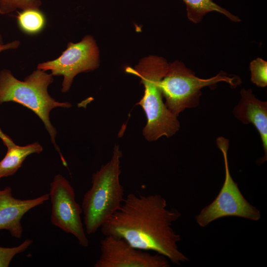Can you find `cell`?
<instances>
[{"instance_id": "6da1fadb", "label": "cell", "mask_w": 267, "mask_h": 267, "mask_svg": "<svg viewBox=\"0 0 267 267\" xmlns=\"http://www.w3.org/2000/svg\"><path fill=\"white\" fill-rule=\"evenodd\" d=\"M160 195L128 194L120 209L100 227L104 236L122 238L132 246L162 255L180 265L188 259L178 246L180 236L172 227L180 217L176 209L167 208Z\"/></svg>"}, {"instance_id": "7a4b0ae2", "label": "cell", "mask_w": 267, "mask_h": 267, "mask_svg": "<svg viewBox=\"0 0 267 267\" xmlns=\"http://www.w3.org/2000/svg\"><path fill=\"white\" fill-rule=\"evenodd\" d=\"M169 63L162 57L150 55L142 58L132 68L126 72L138 77L144 87V94L136 104L143 109L147 123L143 134L149 141H154L165 136L170 137L179 129L178 117L167 108L163 100L161 81L168 70Z\"/></svg>"}, {"instance_id": "3957f363", "label": "cell", "mask_w": 267, "mask_h": 267, "mask_svg": "<svg viewBox=\"0 0 267 267\" xmlns=\"http://www.w3.org/2000/svg\"><path fill=\"white\" fill-rule=\"evenodd\" d=\"M53 81L51 74L39 69L23 81L14 77L10 70L2 69L0 71V104L8 102L17 103L36 114L43 122L63 165L66 167V162L55 142L57 132L50 122L49 114L54 108H69L71 104L56 101L50 96L47 88Z\"/></svg>"}, {"instance_id": "277c9868", "label": "cell", "mask_w": 267, "mask_h": 267, "mask_svg": "<svg viewBox=\"0 0 267 267\" xmlns=\"http://www.w3.org/2000/svg\"><path fill=\"white\" fill-rule=\"evenodd\" d=\"M122 156L119 146L115 145L110 160L92 174L91 186L85 194L81 206L87 234L100 228L120 209L125 199L119 178Z\"/></svg>"}, {"instance_id": "5b68a950", "label": "cell", "mask_w": 267, "mask_h": 267, "mask_svg": "<svg viewBox=\"0 0 267 267\" xmlns=\"http://www.w3.org/2000/svg\"><path fill=\"white\" fill-rule=\"evenodd\" d=\"M220 82L227 83L233 88L241 83L239 78L223 72L209 79L200 78L182 62L176 61L169 64L167 73L161 81L160 88L165 98L166 106L178 117L185 109L198 106L202 88L213 86Z\"/></svg>"}, {"instance_id": "8992f818", "label": "cell", "mask_w": 267, "mask_h": 267, "mask_svg": "<svg viewBox=\"0 0 267 267\" xmlns=\"http://www.w3.org/2000/svg\"><path fill=\"white\" fill-rule=\"evenodd\" d=\"M216 143L223 155L224 180L215 200L196 217L197 223L201 227H205L216 220L228 216L259 220L261 218L260 211L246 200L231 176L227 158L228 139L219 136L217 138Z\"/></svg>"}, {"instance_id": "52a82bcc", "label": "cell", "mask_w": 267, "mask_h": 267, "mask_svg": "<svg viewBox=\"0 0 267 267\" xmlns=\"http://www.w3.org/2000/svg\"><path fill=\"white\" fill-rule=\"evenodd\" d=\"M50 221L55 226L74 236L79 244L88 247L89 241L82 222L81 206L76 202L75 190L69 181L57 174L50 184Z\"/></svg>"}, {"instance_id": "ba28073f", "label": "cell", "mask_w": 267, "mask_h": 267, "mask_svg": "<svg viewBox=\"0 0 267 267\" xmlns=\"http://www.w3.org/2000/svg\"><path fill=\"white\" fill-rule=\"evenodd\" d=\"M99 62V50L96 42L92 36L87 35L79 43L69 42L60 56L39 63L37 69L50 70L53 76H63L61 91L66 92L77 74L96 69Z\"/></svg>"}, {"instance_id": "9c48e42d", "label": "cell", "mask_w": 267, "mask_h": 267, "mask_svg": "<svg viewBox=\"0 0 267 267\" xmlns=\"http://www.w3.org/2000/svg\"><path fill=\"white\" fill-rule=\"evenodd\" d=\"M100 255L94 267H169L168 259L132 246L124 239L105 236L100 241Z\"/></svg>"}, {"instance_id": "30bf717a", "label": "cell", "mask_w": 267, "mask_h": 267, "mask_svg": "<svg viewBox=\"0 0 267 267\" xmlns=\"http://www.w3.org/2000/svg\"><path fill=\"white\" fill-rule=\"evenodd\" d=\"M49 198V194H44L36 198L22 200L12 196L10 187L0 190V230H7L13 237L20 238L23 231L21 223L23 216Z\"/></svg>"}, {"instance_id": "8fae6325", "label": "cell", "mask_w": 267, "mask_h": 267, "mask_svg": "<svg viewBox=\"0 0 267 267\" xmlns=\"http://www.w3.org/2000/svg\"><path fill=\"white\" fill-rule=\"evenodd\" d=\"M240 99L233 109L234 116L244 124H252L258 131L263 144L264 156L260 162L267 159V102L260 100L251 89H242Z\"/></svg>"}, {"instance_id": "7c38bea8", "label": "cell", "mask_w": 267, "mask_h": 267, "mask_svg": "<svg viewBox=\"0 0 267 267\" xmlns=\"http://www.w3.org/2000/svg\"><path fill=\"white\" fill-rule=\"evenodd\" d=\"M43 150L42 146L38 142L25 146L15 144L7 148L6 154L0 161V179L14 175L29 155L39 154Z\"/></svg>"}, {"instance_id": "4fadbf2b", "label": "cell", "mask_w": 267, "mask_h": 267, "mask_svg": "<svg viewBox=\"0 0 267 267\" xmlns=\"http://www.w3.org/2000/svg\"><path fill=\"white\" fill-rule=\"evenodd\" d=\"M186 5L187 16L194 23L201 22L203 17L209 12L215 11L220 13L231 21L239 22V18L220 6L213 0H182Z\"/></svg>"}, {"instance_id": "5bb4252c", "label": "cell", "mask_w": 267, "mask_h": 267, "mask_svg": "<svg viewBox=\"0 0 267 267\" xmlns=\"http://www.w3.org/2000/svg\"><path fill=\"white\" fill-rule=\"evenodd\" d=\"M16 19L19 28L25 33L40 32L45 24V17L39 8H27L18 12Z\"/></svg>"}, {"instance_id": "9a60e30c", "label": "cell", "mask_w": 267, "mask_h": 267, "mask_svg": "<svg viewBox=\"0 0 267 267\" xmlns=\"http://www.w3.org/2000/svg\"><path fill=\"white\" fill-rule=\"evenodd\" d=\"M251 82L257 86L264 88L267 86V62L258 57L249 65Z\"/></svg>"}, {"instance_id": "2e32d148", "label": "cell", "mask_w": 267, "mask_h": 267, "mask_svg": "<svg viewBox=\"0 0 267 267\" xmlns=\"http://www.w3.org/2000/svg\"><path fill=\"white\" fill-rule=\"evenodd\" d=\"M41 0H0V14L11 13L17 9L39 8Z\"/></svg>"}, {"instance_id": "e0dca14e", "label": "cell", "mask_w": 267, "mask_h": 267, "mask_svg": "<svg viewBox=\"0 0 267 267\" xmlns=\"http://www.w3.org/2000/svg\"><path fill=\"white\" fill-rule=\"evenodd\" d=\"M33 240L27 239L18 246L5 248L0 247V267H7L17 254L26 251L33 243Z\"/></svg>"}, {"instance_id": "ac0fdd59", "label": "cell", "mask_w": 267, "mask_h": 267, "mask_svg": "<svg viewBox=\"0 0 267 267\" xmlns=\"http://www.w3.org/2000/svg\"><path fill=\"white\" fill-rule=\"evenodd\" d=\"M20 44L19 41L15 40L5 44H0V52L9 49H16L19 47Z\"/></svg>"}, {"instance_id": "d6986e66", "label": "cell", "mask_w": 267, "mask_h": 267, "mask_svg": "<svg viewBox=\"0 0 267 267\" xmlns=\"http://www.w3.org/2000/svg\"><path fill=\"white\" fill-rule=\"evenodd\" d=\"M0 138L7 148L12 146L15 144L11 138L6 134H4L0 129Z\"/></svg>"}, {"instance_id": "ffe728a7", "label": "cell", "mask_w": 267, "mask_h": 267, "mask_svg": "<svg viewBox=\"0 0 267 267\" xmlns=\"http://www.w3.org/2000/svg\"><path fill=\"white\" fill-rule=\"evenodd\" d=\"M3 44V39H2V36L0 34V44Z\"/></svg>"}]
</instances>
